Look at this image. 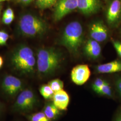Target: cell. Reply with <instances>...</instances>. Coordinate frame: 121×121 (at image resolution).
<instances>
[{
  "label": "cell",
  "mask_w": 121,
  "mask_h": 121,
  "mask_svg": "<svg viewBox=\"0 0 121 121\" xmlns=\"http://www.w3.org/2000/svg\"><path fill=\"white\" fill-rule=\"evenodd\" d=\"M120 32H121V31H120Z\"/></svg>",
  "instance_id": "obj_31"
},
{
  "label": "cell",
  "mask_w": 121,
  "mask_h": 121,
  "mask_svg": "<svg viewBox=\"0 0 121 121\" xmlns=\"http://www.w3.org/2000/svg\"><path fill=\"white\" fill-rule=\"evenodd\" d=\"M18 26L22 34L28 37H35L44 34L47 29L42 19L31 14H25L20 17Z\"/></svg>",
  "instance_id": "obj_4"
},
{
  "label": "cell",
  "mask_w": 121,
  "mask_h": 121,
  "mask_svg": "<svg viewBox=\"0 0 121 121\" xmlns=\"http://www.w3.org/2000/svg\"><path fill=\"white\" fill-rule=\"evenodd\" d=\"M14 17H2V22L4 24L9 25L13 22Z\"/></svg>",
  "instance_id": "obj_25"
},
{
  "label": "cell",
  "mask_w": 121,
  "mask_h": 121,
  "mask_svg": "<svg viewBox=\"0 0 121 121\" xmlns=\"http://www.w3.org/2000/svg\"><path fill=\"white\" fill-rule=\"evenodd\" d=\"M91 71L87 65H79L74 67L71 72L72 82L77 85H82L88 80Z\"/></svg>",
  "instance_id": "obj_8"
},
{
  "label": "cell",
  "mask_w": 121,
  "mask_h": 121,
  "mask_svg": "<svg viewBox=\"0 0 121 121\" xmlns=\"http://www.w3.org/2000/svg\"><path fill=\"white\" fill-rule=\"evenodd\" d=\"M39 92L41 95L45 99H52L54 92L48 84H43L40 86Z\"/></svg>",
  "instance_id": "obj_16"
},
{
  "label": "cell",
  "mask_w": 121,
  "mask_h": 121,
  "mask_svg": "<svg viewBox=\"0 0 121 121\" xmlns=\"http://www.w3.org/2000/svg\"><path fill=\"white\" fill-rule=\"evenodd\" d=\"M58 0H36V4L39 9H45L55 5Z\"/></svg>",
  "instance_id": "obj_17"
},
{
  "label": "cell",
  "mask_w": 121,
  "mask_h": 121,
  "mask_svg": "<svg viewBox=\"0 0 121 121\" xmlns=\"http://www.w3.org/2000/svg\"><path fill=\"white\" fill-rule=\"evenodd\" d=\"M112 45L117 54L121 58V42L115 39H112Z\"/></svg>",
  "instance_id": "obj_23"
},
{
  "label": "cell",
  "mask_w": 121,
  "mask_h": 121,
  "mask_svg": "<svg viewBox=\"0 0 121 121\" xmlns=\"http://www.w3.org/2000/svg\"></svg>",
  "instance_id": "obj_32"
},
{
  "label": "cell",
  "mask_w": 121,
  "mask_h": 121,
  "mask_svg": "<svg viewBox=\"0 0 121 121\" xmlns=\"http://www.w3.org/2000/svg\"><path fill=\"white\" fill-rule=\"evenodd\" d=\"M61 61V53L54 48H43L37 52V69L43 76L53 73L59 67Z\"/></svg>",
  "instance_id": "obj_1"
},
{
  "label": "cell",
  "mask_w": 121,
  "mask_h": 121,
  "mask_svg": "<svg viewBox=\"0 0 121 121\" xmlns=\"http://www.w3.org/2000/svg\"><path fill=\"white\" fill-rule=\"evenodd\" d=\"M30 121H49L43 112L35 113L30 117Z\"/></svg>",
  "instance_id": "obj_20"
},
{
  "label": "cell",
  "mask_w": 121,
  "mask_h": 121,
  "mask_svg": "<svg viewBox=\"0 0 121 121\" xmlns=\"http://www.w3.org/2000/svg\"><path fill=\"white\" fill-rule=\"evenodd\" d=\"M3 64V59L2 58V57L1 56H0V68L1 67V66H2Z\"/></svg>",
  "instance_id": "obj_28"
},
{
  "label": "cell",
  "mask_w": 121,
  "mask_h": 121,
  "mask_svg": "<svg viewBox=\"0 0 121 121\" xmlns=\"http://www.w3.org/2000/svg\"><path fill=\"white\" fill-rule=\"evenodd\" d=\"M76 9H77L76 0H58L55 4L53 14L55 21H60Z\"/></svg>",
  "instance_id": "obj_6"
},
{
  "label": "cell",
  "mask_w": 121,
  "mask_h": 121,
  "mask_svg": "<svg viewBox=\"0 0 121 121\" xmlns=\"http://www.w3.org/2000/svg\"><path fill=\"white\" fill-rule=\"evenodd\" d=\"M14 17L13 11L11 8H8L4 11L2 17Z\"/></svg>",
  "instance_id": "obj_24"
},
{
  "label": "cell",
  "mask_w": 121,
  "mask_h": 121,
  "mask_svg": "<svg viewBox=\"0 0 121 121\" xmlns=\"http://www.w3.org/2000/svg\"><path fill=\"white\" fill-rule=\"evenodd\" d=\"M22 83L18 78L12 75L4 77L2 83V87L4 92L10 96H14L22 91Z\"/></svg>",
  "instance_id": "obj_7"
},
{
  "label": "cell",
  "mask_w": 121,
  "mask_h": 121,
  "mask_svg": "<svg viewBox=\"0 0 121 121\" xmlns=\"http://www.w3.org/2000/svg\"><path fill=\"white\" fill-rule=\"evenodd\" d=\"M33 0H18V1L24 4H28L32 2Z\"/></svg>",
  "instance_id": "obj_27"
},
{
  "label": "cell",
  "mask_w": 121,
  "mask_h": 121,
  "mask_svg": "<svg viewBox=\"0 0 121 121\" xmlns=\"http://www.w3.org/2000/svg\"><path fill=\"white\" fill-rule=\"evenodd\" d=\"M36 98L34 92L30 89L22 91L17 96L13 108L17 111L26 112L34 108Z\"/></svg>",
  "instance_id": "obj_5"
},
{
  "label": "cell",
  "mask_w": 121,
  "mask_h": 121,
  "mask_svg": "<svg viewBox=\"0 0 121 121\" xmlns=\"http://www.w3.org/2000/svg\"><path fill=\"white\" fill-rule=\"evenodd\" d=\"M105 82V81L103 80L101 78H96L92 85V89L96 93H97Z\"/></svg>",
  "instance_id": "obj_21"
},
{
  "label": "cell",
  "mask_w": 121,
  "mask_h": 121,
  "mask_svg": "<svg viewBox=\"0 0 121 121\" xmlns=\"http://www.w3.org/2000/svg\"><path fill=\"white\" fill-rule=\"evenodd\" d=\"M9 35L7 33L4 31H0V45L6 44L9 39Z\"/></svg>",
  "instance_id": "obj_22"
},
{
  "label": "cell",
  "mask_w": 121,
  "mask_h": 121,
  "mask_svg": "<svg viewBox=\"0 0 121 121\" xmlns=\"http://www.w3.org/2000/svg\"><path fill=\"white\" fill-rule=\"evenodd\" d=\"M84 49L86 55L93 59L98 58L101 52L99 42L93 39H90L87 41Z\"/></svg>",
  "instance_id": "obj_13"
},
{
  "label": "cell",
  "mask_w": 121,
  "mask_h": 121,
  "mask_svg": "<svg viewBox=\"0 0 121 121\" xmlns=\"http://www.w3.org/2000/svg\"><path fill=\"white\" fill-rule=\"evenodd\" d=\"M76 1L77 8L85 15L96 13L100 7L99 0H76Z\"/></svg>",
  "instance_id": "obj_11"
},
{
  "label": "cell",
  "mask_w": 121,
  "mask_h": 121,
  "mask_svg": "<svg viewBox=\"0 0 121 121\" xmlns=\"http://www.w3.org/2000/svg\"><path fill=\"white\" fill-rule=\"evenodd\" d=\"M11 62L15 69L22 73L28 74L34 70L36 60L32 50L27 46L22 45L14 51Z\"/></svg>",
  "instance_id": "obj_2"
},
{
  "label": "cell",
  "mask_w": 121,
  "mask_h": 121,
  "mask_svg": "<svg viewBox=\"0 0 121 121\" xmlns=\"http://www.w3.org/2000/svg\"><path fill=\"white\" fill-rule=\"evenodd\" d=\"M121 17V1L112 0L108 5L106 12V19L110 25H116Z\"/></svg>",
  "instance_id": "obj_9"
},
{
  "label": "cell",
  "mask_w": 121,
  "mask_h": 121,
  "mask_svg": "<svg viewBox=\"0 0 121 121\" xmlns=\"http://www.w3.org/2000/svg\"><path fill=\"white\" fill-rule=\"evenodd\" d=\"M43 112L49 120H52L58 116L60 114V110L53 103H49L45 105Z\"/></svg>",
  "instance_id": "obj_15"
},
{
  "label": "cell",
  "mask_w": 121,
  "mask_h": 121,
  "mask_svg": "<svg viewBox=\"0 0 121 121\" xmlns=\"http://www.w3.org/2000/svg\"><path fill=\"white\" fill-rule=\"evenodd\" d=\"M83 39V29L77 21L70 22L66 26L61 39V44L73 53L78 52Z\"/></svg>",
  "instance_id": "obj_3"
},
{
  "label": "cell",
  "mask_w": 121,
  "mask_h": 121,
  "mask_svg": "<svg viewBox=\"0 0 121 121\" xmlns=\"http://www.w3.org/2000/svg\"><path fill=\"white\" fill-rule=\"evenodd\" d=\"M116 121H121V113H120L117 117Z\"/></svg>",
  "instance_id": "obj_29"
},
{
  "label": "cell",
  "mask_w": 121,
  "mask_h": 121,
  "mask_svg": "<svg viewBox=\"0 0 121 121\" xmlns=\"http://www.w3.org/2000/svg\"><path fill=\"white\" fill-rule=\"evenodd\" d=\"M10 0H0V2H4V1H9Z\"/></svg>",
  "instance_id": "obj_30"
},
{
  "label": "cell",
  "mask_w": 121,
  "mask_h": 121,
  "mask_svg": "<svg viewBox=\"0 0 121 121\" xmlns=\"http://www.w3.org/2000/svg\"><path fill=\"white\" fill-rule=\"evenodd\" d=\"M117 90L121 97V77L119 78L116 82Z\"/></svg>",
  "instance_id": "obj_26"
},
{
  "label": "cell",
  "mask_w": 121,
  "mask_h": 121,
  "mask_svg": "<svg viewBox=\"0 0 121 121\" xmlns=\"http://www.w3.org/2000/svg\"><path fill=\"white\" fill-rule=\"evenodd\" d=\"M54 92L63 89L64 83L60 79L56 78L51 80L48 84Z\"/></svg>",
  "instance_id": "obj_18"
},
{
  "label": "cell",
  "mask_w": 121,
  "mask_h": 121,
  "mask_svg": "<svg viewBox=\"0 0 121 121\" xmlns=\"http://www.w3.org/2000/svg\"><path fill=\"white\" fill-rule=\"evenodd\" d=\"M97 93L101 95L111 96L112 92L111 86L108 82H105Z\"/></svg>",
  "instance_id": "obj_19"
},
{
  "label": "cell",
  "mask_w": 121,
  "mask_h": 121,
  "mask_svg": "<svg viewBox=\"0 0 121 121\" xmlns=\"http://www.w3.org/2000/svg\"><path fill=\"white\" fill-rule=\"evenodd\" d=\"M90 34L92 39L98 42H102L107 39L108 30L102 22L97 21L91 24Z\"/></svg>",
  "instance_id": "obj_10"
},
{
  "label": "cell",
  "mask_w": 121,
  "mask_h": 121,
  "mask_svg": "<svg viewBox=\"0 0 121 121\" xmlns=\"http://www.w3.org/2000/svg\"><path fill=\"white\" fill-rule=\"evenodd\" d=\"M53 103L60 110L67 109L69 102V95L63 89L54 92L52 98Z\"/></svg>",
  "instance_id": "obj_12"
},
{
  "label": "cell",
  "mask_w": 121,
  "mask_h": 121,
  "mask_svg": "<svg viewBox=\"0 0 121 121\" xmlns=\"http://www.w3.org/2000/svg\"><path fill=\"white\" fill-rule=\"evenodd\" d=\"M99 73H110L121 72V61L114 60L107 63L99 65L96 67Z\"/></svg>",
  "instance_id": "obj_14"
}]
</instances>
